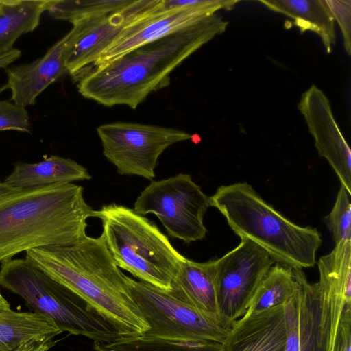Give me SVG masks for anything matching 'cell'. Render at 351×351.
I'll list each match as a JSON object with an SVG mask.
<instances>
[{
  "instance_id": "obj_14",
  "label": "cell",
  "mask_w": 351,
  "mask_h": 351,
  "mask_svg": "<svg viewBox=\"0 0 351 351\" xmlns=\"http://www.w3.org/2000/svg\"><path fill=\"white\" fill-rule=\"evenodd\" d=\"M158 1L156 0L143 16L126 25L90 69L112 61L143 45L189 27L217 12L204 7L159 11L156 8Z\"/></svg>"
},
{
  "instance_id": "obj_15",
  "label": "cell",
  "mask_w": 351,
  "mask_h": 351,
  "mask_svg": "<svg viewBox=\"0 0 351 351\" xmlns=\"http://www.w3.org/2000/svg\"><path fill=\"white\" fill-rule=\"evenodd\" d=\"M68 40L67 33L36 60L6 67L7 84L14 104L24 108L34 105L43 91L68 73L65 64Z\"/></svg>"
},
{
  "instance_id": "obj_24",
  "label": "cell",
  "mask_w": 351,
  "mask_h": 351,
  "mask_svg": "<svg viewBox=\"0 0 351 351\" xmlns=\"http://www.w3.org/2000/svg\"><path fill=\"white\" fill-rule=\"evenodd\" d=\"M93 351H222V344L138 336L121 337L113 341H94Z\"/></svg>"
},
{
  "instance_id": "obj_32",
  "label": "cell",
  "mask_w": 351,
  "mask_h": 351,
  "mask_svg": "<svg viewBox=\"0 0 351 351\" xmlns=\"http://www.w3.org/2000/svg\"><path fill=\"white\" fill-rule=\"evenodd\" d=\"M14 62V57L11 53H6L0 56V69L8 67Z\"/></svg>"
},
{
  "instance_id": "obj_6",
  "label": "cell",
  "mask_w": 351,
  "mask_h": 351,
  "mask_svg": "<svg viewBox=\"0 0 351 351\" xmlns=\"http://www.w3.org/2000/svg\"><path fill=\"white\" fill-rule=\"evenodd\" d=\"M0 285L21 297L32 312L53 321L61 332L102 343L123 337L82 298L25 258L1 262Z\"/></svg>"
},
{
  "instance_id": "obj_21",
  "label": "cell",
  "mask_w": 351,
  "mask_h": 351,
  "mask_svg": "<svg viewBox=\"0 0 351 351\" xmlns=\"http://www.w3.org/2000/svg\"><path fill=\"white\" fill-rule=\"evenodd\" d=\"M60 333L53 321L40 314L12 310L0 292V351H14L32 339Z\"/></svg>"
},
{
  "instance_id": "obj_8",
  "label": "cell",
  "mask_w": 351,
  "mask_h": 351,
  "mask_svg": "<svg viewBox=\"0 0 351 351\" xmlns=\"http://www.w3.org/2000/svg\"><path fill=\"white\" fill-rule=\"evenodd\" d=\"M211 206L210 197L203 193L188 174L152 181L134 203L140 215L154 214L173 238L189 244L205 238L204 216Z\"/></svg>"
},
{
  "instance_id": "obj_11",
  "label": "cell",
  "mask_w": 351,
  "mask_h": 351,
  "mask_svg": "<svg viewBox=\"0 0 351 351\" xmlns=\"http://www.w3.org/2000/svg\"><path fill=\"white\" fill-rule=\"evenodd\" d=\"M155 0H134L114 12L97 14L71 22L68 32L66 67L75 80L88 71L129 23L143 16Z\"/></svg>"
},
{
  "instance_id": "obj_18",
  "label": "cell",
  "mask_w": 351,
  "mask_h": 351,
  "mask_svg": "<svg viewBox=\"0 0 351 351\" xmlns=\"http://www.w3.org/2000/svg\"><path fill=\"white\" fill-rule=\"evenodd\" d=\"M167 293L206 316L224 317L218 306L215 259L197 263L184 258Z\"/></svg>"
},
{
  "instance_id": "obj_23",
  "label": "cell",
  "mask_w": 351,
  "mask_h": 351,
  "mask_svg": "<svg viewBox=\"0 0 351 351\" xmlns=\"http://www.w3.org/2000/svg\"><path fill=\"white\" fill-rule=\"evenodd\" d=\"M295 288L292 268L276 263L258 285L244 315L284 305L293 295Z\"/></svg>"
},
{
  "instance_id": "obj_12",
  "label": "cell",
  "mask_w": 351,
  "mask_h": 351,
  "mask_svg": "<svg viewBox=\"0 0 351 351\" xmlns=\"http://www.w3.org/2000/svg\"><path fill=\"white\" fill-rule=\"evenodd\" d=\"M295 291L285 304L287 339L285 351H330V328L322 311L317 283H310L302 269L292 268Z\"/></svg>"
},
{
  "instance_id": "obj_3",
  "label": "cell",
  "mask_w": 351,
  "mask_h": 351,
  "mask_svg": "<svg viewBox=\"0 0 351 351\" xmlns=\"http://www.w3.org/2000/svg\"><path fill=\"white\" fill-rule=\"evenodd\" d=\"M73 184L10 187L0 193V262L45 246L76 244L93 209Z\"/></svg>"
},
{
  "instance_id": "obj_34",
  "label": "cell",
  "mask_w": 351,
  "mask_h": 351,
  "mask_svg": "<svg viewBox=\"0 0 351 351\" xmlns=\"http://www.w3.org/2000/svg\"><path fill=\"white\" fill-rule=\"evenodd\" d=\"M8 89V84H3L0 86V95L5 90Z\"/></svg>"
},
{
  "instance_id": "obj_4",
  "label": "cell",
  "mask_w": 351,
  "mask_h": 351,
  "mask_svg": "<svg viewBox=\"0 0 351 351\" xmlns=\"http://www.w3.org/2000/svg\"><path fill=\"white\" fill-rule=\"evenodd\" d=\"M211 206L226 217L234 232L263 247L279 264L291 268L313 267L322 244L316 228L301 227L266 203L251 185L221 186L210 197Z\"/></svg>"
},
{
  "instance_id": "obj_1",
  "label": "cell",
  "mask_w": 351,
  "mask_h": 351,
  "mask_svg": "<svg viewBox=\"0 0 351 351\" xmlns=\"http://www.w3.org/2000/svg\"><path fill=\"white\" fill-rule=\"evenodd\" d=\"M228 25L215 13L199 22L93 67L75 81L84 97L106 106L135 109L151 93L167 87L186 58L223 33Z\"/></svg>"
},
{
  "instance_id": "obj_25",
  "label": "cell",
  "mask_w": 351,
  "mask_h": 351,
  "mask_svg": "<svg viewBox=\"0 0 351 351\" xmlns=\"http://www.w3.org/2000/svg\"><path fill=\"white\" fill-rule=\"evenodd\" d=\"M134 0H50L47 12L56 19L73 22L93 15L117 12Z\"/></svg>"
},
{
  "instance_id": "obj_26",
  "label": "cell",
  "mask_w": 351,
  "mask_h": 351,
  "mask_svg": "<svg viewBox=\"0 0 351 351\" xmlns=\"http://www.w3.org/2000/svg\"><path fill=\"white\" fill-rule=\"evenodd\" d=\"M324 221L332 234L335 243L351 241V205L350 195L341 185L331 212Z\"/></svg>"
},
{
  "instance_id": "obj_5",
  "label": "cell",
  "mask_w": 351,
  "mask_h": 351,
  "mask_svg": "<svg viewBox=\"0 0 351 351\" xmlns=\"http://www.w3.org/2000/svg\"><path fill=\"white\" fill-rule=\"evenodd\" d=\"M92 217L101 221V235L119 268L161 290H171L185 257L155 224L115 203L93 210Z\"/></svg>"
},
{
  "instance_id": "obj_10",
  "label": "cell",
  "mask_w": 351,
  "mask_h": 351,
  "mask_svg": "<svg viewBox=\"0 0 351 351\" xmlns=\"http://www.w3.org/2000/svg\"><path fill=\"white\" fill-rule=\"evenodd\" d=\"M275 263L263 247L245 238L235 248L215 259L220 315L232 321L242 317L258 285Z\"/></svg>"
},
{
  "instance_id": "obj_19",
  "label": "cell",
  "mask_w": 351,
  "mask_h": 351,
  "mask_svg": "<svg viewBox=\"0 0 351 351\" xmlns=\"http://www.w3.org/2000/svg\"><path fill=\"white\" fill-rule=\"evenodd\" d=\"M87 169L71 158L44 156L36 163L17 162L4 183L14 188H29L91 179Z\"/></svg>"
},
{
  "instance_id": "obj_20",
  "label": "cell",
  "mask_w": 351,
  "mask_h": 351,
  "mask_svg": "<svg viewBox=\"0 0 351 351\" xmlns=\"http://www.w3.org/2000/svg\"><path fill=\"white\" fill-rule=\"evenodd\" d=\"M276 12L293 19L302 33L312 31L321 38L328 53L336 43L335 19L326 0H259Z\"/></svg>"
},
{
  "instance_id": "obj_27",
  "label": "cell",
  "mask_w": 351,
  "mask_h": 351,
  "mask_svg": "<svg viewBox=\"0 0 351 351\" xmlns=\"http://www.w3.org/2000/svg\"><path fill=\"white\" fill-rule=\"evenodd\" d=\"M30 127L29 116L25 108L8 100L0 101V131L29 133Z\"/></svg>"
},
{
  "instance_id": "obj_7",
  "label": "cell",
  "mask_w": 351,
  "mask_h": 351,
  "mask_svg": "<svg viewBox=\"0 0 351 351\" xmlns=\"http://www.w3.org/2000/svg\"><path fill=\"white\" fill-rule=\"evenodd\" d=\"M125 278L149 326L145 336L223 344L235 324L237 320L206 316L150 284Z\"/></svg>"
},
{
  "instance_id": "obj_16",
  "label": "cell",
  "mask_w": 351,
  "mask_h": 351,
  "mask_svg": "<svg viewBox=\"0 0 351 351\" xmlns=\"http://www.w3.org/2000/svg\"><path fill=\"white\" fill-rule=\"evenodd\" d=\"M286 339L284 304L237 319L222 351H285Z\"/></svg>"
},
{
  "instance_id": "obj_22",
  "label": "cell",
  "mask_w": 351,
  "mask_h": 351,
  "mask_svg": "<svg viewBox=\"0 0 351 351\" xmlns=\"http://www.w3.org/2000/svg\"><path fill=\"white\" fill-rule=\"evenodd\" d=\"M50 0H0V56L12 50L23 34L34 31Z\"/></svg>"
},
{
  "instance_id": "obj_13",
  "label": "cell",
  "mask_w": 351,
  "mask_h": 351,
  "mask_svg": "<svg viewBox=\"0 0 351 351\" xmlns=\"http://www.w3.org/2000/svg\"><path fill=\"white\" fill-rule=\"evenodd\" d=\"M298 107L315 139L319 155L328 160L350 195L351 151L335 119L328 97L312 85L301 95Z\"/></svg>"
},
{
  "instance_id": "obj_28",
  "label": "cell",
  "mask_w": 351,
  "mask_h": 351,
  "mask_svg": "<svg viewBox=\"0 0 351 351\" xmlns=\"http://www.w3.org/2000/svg\"><path fill=\"white\" fill-rule=\"evenodd\" d=\"M239 2L237 0H158L156 8L159 11L193 7L229 10Z\"/></svg>"
},
{
  "instance_id": "obj_17",
  "label": "cell",
  "mask_w": 351,
  "mask_h": 351,
  "mask_svg": "<svg viewBox=\"0 0 351 351\" xmlns=\"http://www.w3.org/2000/svg\"><path fill=\"white\" fill-rule=\"evenodd\" d=\"M318 268L321 303L330 323L332 343L343 306L351 303V241L335 243L331 252L320 257Z\"/></svg>"
},
{
  "instance_id": "obj_33",
  "label": "cell",
  "mask_w": 351,
  "mask_h": 351,
  "mask_svg": "<svg viewBox=\"0 0 351 351\" xmlns=\"http://www.w3.org/2000/svg\"><path fill=\"white\" fill-rule=\"evenodd\" d=\"M11 186L7 185L5 183L0 181V193L8 189Z\"/></svg>"
},
{
  "instance_id": "obj_30",
  "label": "cell",
  "mask_w": 351,
  "mask_h": 351,
  "mask_svg": "<svg viewBox=\"0 0 351 351\" xmlns=\"http://www.w3.org/2000/svg\"><path fill=\"white\" fill-rule=\"evenodd\" d=\"M330 351H351V303L343 306Z\"/></svg>"
},
{
  "instance_id": "obj_29",
  "label": "cell",
  "mask_w": 351,
  "mask_h": 351,
  "mask_svg": "<svg viewBox=\"0 0 351 351\" xmlns=\"http://www.w3.org/2000/svg\"><path fill=\"white\" fill-rule=\"evenodd\" d=\"M334 19L339 25L343 37L344 47L348 55L351 53L350 16L351 1L326 0Z\"/></svg>"
},
{
  "instance_id": "obj_9",
  "label": "cell",
  "mask_w": 351,
  "mask_h": 351,
  "mask_svg": "<svg viewBox=\"0 0 351 351\" xmlns=\"http://www.w3.org/2000/svg\"><path fill=\"white\" fill-rule=\"evenodd\" d=\"M107 160L121 175L152 180L158 157L169 146L190 140L192 135L172 128L116 122L97 128Z\"/></svg>"
},
{
  "instance_id": "obj_2",
  "label": "cell",
  "mask_w": 351,
  "mask_h": 351,
  "mask_svg": "<svg viewBox=\"0 0 351 351\" xmlns=\"http://www.w3.org/2000/svg\"><path fill=\"white\" fill-rule=\"evenodd\" d=\"M25 258L82 298L123 337L143 335L149 329L101 234L71 245L32 249Z\"/></svg>"
},
{
  "instance_id": "obj_31",
  "label": "cell",
  "mask_w": 351,
  "mask_h": 351,
  "mask_svg": "<svg viewBox=\"0 0 351 351\" xmlns=\"http://www.w3.org/2000/svg\"><path fill=\"white\" fill-rule=\"evenodd\" d=\"M53 338L47 336L32 339L21 345L14 351H49L56 343Z\"/></svg>"
}]
</instances>
